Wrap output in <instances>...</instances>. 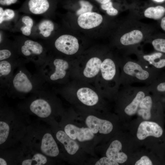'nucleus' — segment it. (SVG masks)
<instances>
[{
    "mask_svg": "<svg viewBox=\"0 0 165 165\" xmlns=\"http://www.w3.org/2000/svg\"><path fill=\"white\" fill-rule=\"evenodd\" d=\"M19 109L1 108L0 111V149L13 147L24 137L30 124L28 116Z\"/></svg>",
    "mask_w": 165,
    "mask_h": 165,
    "instance_id": "1",
    "label": "nucleus"
},
{
    "mask_svg": "<svg viewBox=\"0 0 165 165\" xmlns=\"http://www.w3.org/2000/svg\"><path fill=\"white\" fill-rule=\"evenodd\" d=\"M51 129L39 122L30 123L21 145L51 158L57 157L60 150Z\"/></svg>",
    "mask_w": 165,
    "mask_h": 165,
    "instance_id": "2",
    "label": "nucleus"
},
{
    "mask_svg": "<svg viewBox=\"0 0 165 165\" xmlns=\"http://www.w3.org/2000/svg\"><path fill=\"white\" fill-rule=\"evenodd\" d=\"M46 87L37 73L32 75L22 64L17 68L3 89L8 96L24 98L28 94Z\"/></svg>",
    "mask_w": 165,
    "mask_h": 165,
    "instance_id": "3",
    "label": "nucleus"
},
{
    "mask_svg": "<svg viewBox=\"0 0 165 165\" xmlns=\"http://www.w3.org/2000/svg\"><path fill=\"white\" fill-rule=\"evenodd\" d=\"M25 98L18 105L20 111L27 115L36 116L46 122L53 120L52 97L47 87L35 91Z\"/></svg>",
    "mask_w": 165,
    "mask_h": 165,
    "instance_id": "4",
    "label": "nucleus"
},
{
    "mask_svg": "<svg viewBox=\"0 0 165 165\" xmlns=\"http://www.w3.org/2000/svg\"><path fill=\"white\" fill-rule=\"evenodd\" d=\"M120 65L122 72L120 82L123 86L138 82L148 86L156 80L157 69L139 60L136 61L126 57Z\"/></svg>",
    "mask_w": 165,
    "mask_h": 165,
    "instance_id": "5",
    "label": "nucleus"
},
{
    "mask_svg": "<svg viewBox=\"0 0 165 165\" xmlns=\"http://www.w3.org/2000/svg\"><path fill=\"white\" fill-rule=\"evenodd\" d=\"M69 67L68 62L61 58H56L51 61L47 57L44 63L38 68V74L45 84L62 79L67 74Z\"/></svg>",
    "mask_w": 165,
    "mask_h": 165,
    "instance_id": "6",
    "label": "nucleus"
},
{
    "mask_svg": "<svg viewBox=\"0 0 165 165\" xmlns=\"http://www.w3.org/2000/svg\"><path fill=\"white\" fill-rule=\"evenodd\" d=\"M45 51L41 44L31 40H25L20 48V53L28 61L33 62L38 68L44 63L46 58Z\"/></svg>",
    "mask_w": 165,
    "mask_h": 165,
    "instance_id": "7",
    "label": "nucleus"
},
{
    "mask_svg": "<svg viewBox=\"0 0 165 165\" xmlns=\"http://www.w3.org/2000/svg\"><path fill=\"white\" fill-rule=\"evenodd\" d=\"M51 158L30 148L21 145L16 164L44 165L50 164Z\"/></svg>",
    "mask_w": 165,
    "mask_h": 165,
    "instance_id": "8",
    "label": "nucleus"
},
{
    "mask_svg": "<svg viewBox=\"0 0 165 165\" xmlns=\"http://www.w3.org/2000/svg\"><path fill=\"white\" fill-rule=\"evenodd\" d=\"M145 37V34L142 30L134 28L127 31L121 36L120 42L121 46L126 49V54L134 53Z\"/></svg>",
    "mask_w": 165,
    "mask_h": 165,
    "instance_id": "9",
    "label": "nucleus"
},
{
    "mask_svg": "<svg viewBox=\"0 0 165 165\" xmlns=\"http://www.w3.org/2000/svg\"><path fill=\"white\" fill-rule=\"evenodd\" d=\"M26 62L25 60L16 59L0 61V87L3 89L12 77L15 70L20 65Z\"/></svg>",
    "mask_w": 165,
    "mask_h": 165,
    "instance_id": "10",
    "label": "nucleus"
},
{
    "mask_svg": "<svg viewBox=\"0 0 165 165\" xmlns=\"http://www.w3.org/2000/svg\"><path fill=\"white\" fill-rule=\"evenodd\" d=\"M54 46L58 51L67 55L76 53L79 46L77 38L69 35H64L59 37L56 40Z\"/></svg>",
    "mask_w": 165,
    "mask_h": 165,
    "instance_id": "11",
    "label": "nucleus"
},
{
    "mask_svg": "<svg viewBox=\"0 0 165 165\" xmlns=\"http://www.w3.org/2000/svg\"><path fill=\"white\" fill-rule=\"evenodd\" d=\"M85 123L93 133L107 134L112 130V123L106 120L101 119L93 115L88 116L86 119Z\"/></svg>",
    "mask_w": 165,
    "mask_h": 165,
    "instance_id": "12",
    "label": "nucleus"
},
{
    "mask_svg": "<svg viewBox=\"0 0 165 165\" xmlns=\"http://www.w3.org/2000/svg\"><path fill=\"white\" fill-rule=\"evenodd\" d=\"M63 130L71 139L81 142L91 140L94 137V134L88 127L79 128L71 123L66 124Z\"/></svg>",
    "mask_w": 165,
    "mask_h": 165,
    "instance_id": "13",
    "label": "nucleus"
},
{
    "mask_svg": "<svg viewBox=\"0 0 165 165\" xmlns=\"http://www.w3.org/2000/svg\"><path fill=\"white\" fill-rule=\"evenodd\" d=\"M163 133L162 128L157 123L152 122L144 121L139 124L137 136L139 140L145 139L148 136L159 138Z\"/></svg>",
    "mask_w": 165,
    "mask_h": 165,
    "instance_id": "14",
    "label": "nucleus"
},
{
    "mask_svg": "<svg viewBox=\"0 0 165 165\" xmlns=\"http://www.w3.org/2000/svg\"><path fill=\"white\" fill-rule=\"evenodd\" d=\"M138 60L144 64L156 69L165 67V58H162L163 53L160 52H155L148 54H144L142 51L137 50L134 53Z\"/></svg>",
    "mask_w": 165,
    "mask_h": 165,
    "instance_id": "15",
    "label": "nucleus"
},
{
    "mask_svg": "<svg viewBox=\"0 0 165 165\" xmlns=\"http://www.w3.org/2000/svg\"><path fill=\"white\" fill-rule=\"evenodd\" d=\"M50 128L54 132L55 138L63 146L67 153L70 155L75 154L79 148L77 142L70 138L63 130L57 129L55 131Z\"/></svg>",
    "mask_w": 165,
    "mask_h": 165,
    "instance_id": "16",
    "label": "nucleus"
},
{
    "mask_svg": "<svg viewBox=\"0 0 165 165\" xmlns=\"http://www.w3.org/2000/svg\"><path fill=\"white\" fill-rule=\"evenodd\" d=\"M103 17L100 14L94 12H89L79 15L78 23L81 28L90 29L99 25L102 22Z\"/></svg>",
    "mask_w": 165,
    "mask_h": 165,
    "instance_id": "17",
    "label": "nucleus"
},
{
    "mask_svg": "<svg viewBox=\"0 0 165 165\" xmlns=\"http://www.w3.org/2000/svg\"><path fill=\"white\" fill-rule=\"evenodd\" d=\"M122 144L118 140L113 141L110 144L106 153V156L115 160L119 163H122L127 159V156L121 151Z\"/></svg>",
    "mask_w": 165,
    "mask_h": 165,
    "instance_id": "18",
    "label": "nucleus"
},
{
    "mask_svg": "<svg viewBox=\"0 0 165 165\" xmlns=\"http://www.w3.org/2000/svg\"><path fill=\"white\" fill-rule=\"evenodd\" d=\"M100 70L102 77L106 81H112L117 76V65L114 60L110 58H106L103 61Z\"/></svg>",
    "mask_w": 165,
    "mask_h": 165,
    "instance_id": "19",
    "label": "nucleus"
},
{
    "mask_svg": "<svg viewBox=\"0 0 165 165\" xmlns=\"http://www.w3.org/2000/svg\"><path fill=\"white\" fill-rule=\"evenodd\" d=\"M51 0H27L24 4L32 13L40 14L45 13L50 7Z\"/></svg>",
    "mask_w": 165,
    "mask_h": 165,
    "instance_id": "20",
    "label": "nucleus"
},
{
    "mask_svg": "<svg viewBox=\"0 0 165 165\" xmlns=\"http://www.w3.org/2000/svg\"><path fill=\"white\" fill-rule=\"evenodd\" d=\"M77 96L82 103L89 106L95 105L99 100L98 96L96 93L87 87H82L79 89L77 92Z\"/></svg>",
    "mask_w": 165,
    "mask_h": 165,
    "instance_id": "21",
    "label": "nucleus"
},
{
    "mask_svg": "<svg viewBox=\"0 0 165 165\" xmlns=\"http://www.w3.org/2000/svg\"><path fill=\"white\" fill-rule=\"evenodd\" d=\"M149 92L147 86H142L132 102L124 108L125 113L129 116L135 114L137 112L141 101Z\"/></svg>",
    "mask_w": 165,
    "mask_h": 165,
    "instance_id": "22",
    "label": "nucleus"
},
{
    "mask_svg": "<svg viewBox=\"0 0 165 165\" xmlns=\"http://www.w3.org/2000/svg\"><path fill=\"white\" fill-rule=\"evenodd\" d=\"M153 101L152 96L147 95L140 103L137 111L138 114L144 120L149 119L151 116V111Z\"/></svg>",
    "mask_w": 165,
    "mask_h": 165,
    "instance_id": "23",
    "label": "nucleus"
},
{
    "mask_svg": "<svg viewBox=\"0 0 165 165\" xmlns=\"http://www.w3.org/2000/svg\"><path fill=\"white\" fill-rule=\"evenodd\" d=\"M102 62L97 57L90 59L87 62L83 71V74L86 77L90 78L97 75L100 70Z\"/></svg>",
    "mask_w": 165,
    "mask_h": 165,
    "instance_id": "24",
    "label": "nucleus"
},
{
    "mask_svg": "<svg viewBox=\"0 0 165 165\" xmlns=\"http://www.w3.org/2000/svg\"><path fill=\"white\" fill-rule=\"evenodd\" d=\"M165 13V8L158 6L155 7H150L144 12V16L146 18L158 20L161 18Z\"/></svg>",
    "mask_w": 165,
    "mask_h": 165,
    "instance_id": "25",
    "label": "nucleus"
},
{
    "mask_svg": "<svg viewBox=\"0 0 165 165\" xmlns=\"http://www.w3.org/2000/svg\"><path fill=\"white\" fill-rule=\"evenodd\" d=\"M38 28L40 33L44 37H48L50 36L54 29V25L53 22L49 20H45L40 24Z\"/></svg>",
    "mask_w": 165,
    "mask_h": 165,
    "instance_id": "26",
    "label": "nucleus"
},
{
    "mask_svg": "<svg viewBox=\"0 0 165 165\" xmlns=\"http://www.w3.org/2000/svg\"><path fill=\"white\" fill-rule=\"evenodd\" d=\"M22 21L25 24V26H22L20 28L22 34L26 36L30 35L33 25V20L30 16H25L22 17Z\"/></svg>",
    "mask_w": 165,
    "mask_h": 165,
    "instance_id": "27",
    "label": "nucleus"
},
{
    "mask_svg": "<svg viewBox=\"0 0 165 165\" xmlns=\"http://www.w3.org/2000/svg\"><path fill=\"white\" fill-rule=\"evenodd\" d=\"M150 42L156 50L165 53V39L156 38L151 40Z\"/></svg>",
    "mask_w": 165,
    "mask_h": 165,
    "instance_id": "28",
    "label": "nucleus"
},
{
    "mask_svg": "<svg viewBox=\"0 0 165 165\" xmlns=\"http://www.w3.org/2000/svg\"><path fill=\"white\" fill-rule=\"evenodd\" d=\"M15 16L13 10L10 9L4 10L2 7H0V24L4 21H7L12 19Z\"/></svg>",
    "mask_w": 165,
    "mask_h": 165,
    "instance_id": "29",
    "label": "nucleus"
},
{
    "mask_svg": "<svg viewBox=\"0 0 165 165\" xmlns=\"http://www.w3.org/2000/svg\"><path fill=\"white\" fill-rule=\"evenodd\" d=\"M148 86L150 92L154 94L165 92V82H159L156 80Z\"/></svg>",
    "mask_w": 165,
    "mask_h": 165,
    "instance_id": "30",
    "label": "nucleus"
},
{
    "mask_svg": "<svg viewBox=\"0 0 165 165\" xmlns=\"http://www.w3.org/2000/svg\"><path fill=\"white\" fill-rule=\"evenodd\" d=\"M79 3L81 7L76 12L77 15L79 16L83 13L90 12L92 10L93 6L88 1L81 0L79 1Z\"/></svg>",
    "mask_w": 165,
    "mask_h": 165,
    "instance_id": "31",
    "label": "nucleus"
},
{
    "mask_svg": "<svg viewBox=\"0 0 165 165\" xmlns=\"http://www.w3.org/2000/svg\"><path fill=\"white\" fill-rule=\"evenodd\" d=\"M101 7L103 10L106 11L107 13L109 15L115 16L118 14V10L113 7L112 3L111 1L101 4Z\"/></svg>",
    "mask_w": 165,
    "mask_h": 165,
    "instance_id": "32",
    "label": "nucleus"
},
{
    "mask_svg": "<svg viewBox=\"0 0 165 165\" xmlns=\"http://www.w3.org/2000/svg\"><path fill=\"white\" fill-rule=\"evenodd\" d=\"M13 56L12 51L8 49L3 48L0 50V61L16 59Z\"/></svg>",
    "mask_w": 165,
    "mask_h": 165,
    "instance_id": "33",
    "label": "nucleus"
},
{
    "mask_svg": "<svg viewBox=\"0 0 165 165\" xmlns=\"http://www.w3.org/2000/svg\"><path fill=\"white\" fill-rule=\"evenodd\" d=\"M95 165H118L119 163L108 157H103L96 162Z\"/></svg>",
    "mask_w": 165,
    "mask_h": 165,
    "instance_id": "34",
    "label": "nucleus"
},
{
    "mask_svg": "<svg viewBox=\"0 0 165 165\" xmlns=\"http://www.w3.org/2000/svg\"><path fill=\"white\" fill-rule=\"evenodd\" d=\"M135 165H152V161L148 157L144 156L137 161L135 163Z\"/></svg>",
    "mask_w": 165,
    "mask_h": 165,
    "instance_id": "35",
    "label": "nucleus"
},
{
    "mask_svg": "<svg viewBox=\"0 0 165 165\" xmlns=\"http://www.w3.org/2000/svg\"><path fill=\"white\" fill-rule=\"evenodd\" d=\"M17 0H0V3L2 5H9L15 3Z\"/></svg>",
    "mask_w": 165,
    "mask_h": 165,
    "instance_id": "36",
    "label": "nucleus"
},
{
    "mask_svg": "<svg viewBox=\"0 0 165 165\" xmlns=\"http://www.w3.org/2000/svg\"><path fill=\"white\" fill-rule=\"evenodd\" d=\"M160 26L162 29L165 31V16L163 17L161 19Z\"/></svg>",
    "mask_w": 165,
    "mask_h": 165,
    "instance_id": "37",
    "label": "nucleus"
},
{
    "mask_svg": "<svg viewBox=\"0 0 165 165\" xmlns=\"http://www.w3.org/2000/svg\"><path fill=\"white\" fill-rule=\"evenodd\" d=\"M99 3L101 4L106 3L110 1L111 0H95Z\"/></svg>",
    "mask_w": 165,
    "mask_h": 165,
    "instance_id": "38",
    "label": "nucleus"
},
{
    "mask_svg": "<svg viewBox=\"0 0 165 165\" xmlns=\"http://www.w3.org/2000/svg\"><path fill=\"white\" fill-rule=\"evenodd\" d=\"M153 0L157 2H162L164 1L165 0Z\"/></svg>",
    "mask_w": 165,
    "mask_h": 165,
    "instance_id": "39",
    "label": "nucleus"
}]
</instances>
